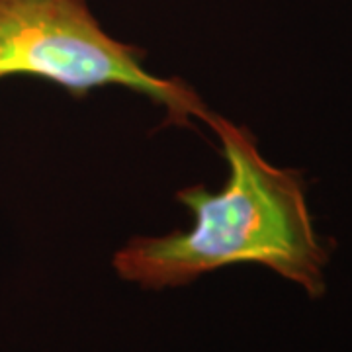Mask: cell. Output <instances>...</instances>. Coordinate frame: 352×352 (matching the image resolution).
I'll use <instances>...</instances> for the list:
<instances>
[{
  "label": "cell",
  "mask_w": 352,
  "mask_h": 352,
  "mask_svg": "<svg viewBox=\"0 0 352 352\" xmlns=\"http://www.w3.org/2000/svg\"><path fill=\"white\" fill-rule=\"evenodd\" d=\"M30 75L85 98L124 87L164 110V124L190 127L210 108L182 78L147 71L145 51L108 34L88 0H0V78Z\"/></svg>",
  "instance_id": "cell-2"
},
{
  "label": "cell",
  "mask_w": 352,
  "mask_h": 352,
  "mask_svg": "<svg viewBox=\"0 0 352 352\" xmlns=\"http://www.w3.org/2000/svg\"><path fill=\"white\" fill-rule=\"evenodd\" d=\"M229 164L221 190L176 192L194 223L166 235L126 241L113 252L116 274L143 289L184 288L231 264H261L302 288L311 300L327 292L331 241L314 226L302 173L264 159L249 127L208 112Z\"/></svg>",
  "instance_id": "cell-1"
}]
</instances>
